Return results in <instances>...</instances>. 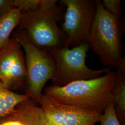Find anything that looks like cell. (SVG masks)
Segmentation results:
<instances>
[{
  "label": "cell",
  "mask_w": 125,
  "mask_h": 125,
  "mask_svg": "<svg viewBox=\"0 0 125 125\" xmlns=\"http://www.w3.org/2000/svg\"><path fill=\"white\" fill-rule=\"evenodd\" d=\"M115 78V72L111 71L91 79L50 85L44 94L58 103L102 114L112 100Z\"/></svg>",
  "instance_id": "cell-1"
},
{
  "label": "cell",
  "mask_w": 125,
  "mask_h": 125,
  "mask_svg": "<svg viewBox=\"0 0 125 125\" xmlns=\"http://www.w3.org/2000/svg\"><path fill=\"white\" fill-rule=\"evenodd\" d=\"M64 12L65 7L59 4L50 9L21 13L17 29L25 31L28 40L40 49L65 48L67 35L58 25Z\"/></svg>",
  "instance_id": "cell-2"
},
{
  "label": "cell",
  "mask_w": 125,
  "mask_h": 125,
  "mask_svg": "<svg viewBox=\"0 0 125 125\" xmlns=\"http://www.w3.org/2000/svg\"><path fill=\"white\" fill-rule=\"evenodd\" d=\"M96 2V13L86 42L104 65L117 68L123 58L120 20L108 12L101 0Z\"/></svg>",
  "instance_id": "cell-3"
},
{
  "label": "cell",
  "mask_w": 125,
  "mask_h": 125,
  "mask_svg": "<svg viewBox=\"0 0 125 125\" xmlns=\"http://www.w3.org/2000/svg\"><path fill=\"white\" fill-rule=\"evenodd\" d=\"M24 51L27 74L25 94L37 105L45 83L52 80L56 72L53 57L47 49H40L28 40L26 32L17 29L13 34Z\"/></svg>",
  "instance_id": "cell-4"
},
{
  "label": "cell",
  "mask_w": 125,
  "mask_h": 125,
  "mask_svg": "<svg viewBox=\"0 0 125 125\" xmlns=\"http://www.w3.org/2000/svg\"><path fill=\"white\" fill-rule=\"evenodd\" d=\"M89 49L86 42L71 49H47L56 65V72L52 80L54 84L63 86L76 81L91 79L112 71L111 67L94 70L88 67L85 62Z\"/></svg>",
  "instance_id": "cell-5"
},
{
  "label": "cell",
  "mask_w": 125,
  "mask_h": 125,
  "mask_svg": "<svg viewBox=\"0 0 125 125\" xmlns=\"http://www.w3.org/2000/svg\"><path fill=\"white\" fill-rule=\"evenodd\" d=\"M65 7L61 29L67 35L65 47H76L85 42L96 11V0H61Z\"/></svg>",
  "instance_id": "cell-6"
},
{
  "label": "cell",
  "mask_w": 125,
  "mask_h": 125,
  "mask_svg": "<svg viewBox=\"0 0 125 125\" xmlns=\"http://www.w3.org/2000/svg\"><path fill=\"white\" fill-rule=\"evenodd\" d=\"M0 83L12 91L26 89L27 87L25 55L21 46L14 37L0 51Z\"/></svg>",
  "instance_id": "cell-7"
},
{
  "label": "cell",
  "mask_w": 125,
  "mask_h": 125,
  "mask_svg": "<svg viewBox=\"0 0 125 125\" xmlns=\"http://www.w3.org/2000/svg\"><path fill=\"white\" fill-rule=\"evenodd\" d=\"M39 104L49 125H95L102 114L64 104L42 94Z\"/></svg>",
  "instance_id": "cell-8"
},
{
  "label": "cell",
  "mask_w": 125,
  "mask_h": 125,
  "mask_svg": "<svg viewBox=\"0 0 125 125\" xmlns=\"http://www.w3.org/2000/svg\"><path fill=\"white\" fill-rule=\"evenodd\" d=\"M0 125H49L42 108L30 97L0 119Z\"/></svg>",
  "instance_id": "cell-9"
},
{
  "label": "cell",
  "mask_w": 125,
  "mask_h": 125,
  "mask_svg": "<svg viewBox=\"0 0 125 125\" xmlns=\"http://www.w3.org/2000/svg\"><path fill=\"white\" fill-rule=\"evenodd\" d=\"M112 90V101L116 115L121 125L125 122V58L123 57L116 68Z\"/></svg>",
  "instance_id": "cell-10"
},
{
  "label": "cell",
  "mask_w": 125,
  "mask_h": 125,
  "mask_svg": "<svg viewBox=\"0 0 125 125\" xmlns=\"http://www.w3.org/2000/svg\"><path fill=\"white\" fill-rule=\"evenodd\" d=\"M21 12L14 8L0 17V51L9 41L13 29L18 27L21 18Z\"/></svg>",
  "instance_id": "cell-11"
},
{
  "label": "cell",
  "mask_w": 125,
  "mask_h": 125,
  "mask_svg": "<svg viewBox=\"0 0 125 125\" xmlns=\"http://www.w3.org/2000/svg\"><path fill=\"white\" fill-rule=\"evenodd\" d=\"M28 97L27 94H18L11 91L0 83V119Z\"/></svg>",
  "instance_id": "cell-12"
},
{
  "label": "cell",
  "mask_w": 125,
  "mask_h": 125,
  "mask_svg": "<svg viewBox=\"0 0 125 125\" xmlns=\"http://www.w3.org/2000/svg\"><path fill=\"white\" fill-rule=\"evenodd\" d=\"M99 123L100 125H121L116 115L112 100L102 114Z\"/></svg>",
  "instance_id": "cell-13"
},
{
  "label": "cell",
  "mask_w": 125,
  "mask_h": 125,
  "mask_svg": "<svg viewBox=\"0 0 125 125\" xmlns=\"http://www.w3.org/2000/svg\"><path fill=\"white\" fill-rule=\"evenodd\" d=\"M13 2L14 8L22 13L40 8L41 0H13Z\"/></svg>",
  "instance_id": "cell-14"
},
{
  "label": "cell",
  "mask_w": 125,
  "mask_h": 125,
  "mask_svg": "<svg viewBox=\"0 0 125 125\" xmlns=\"http://www.w3.org/2000/svg\"><path fill=\"white\" fill-rule=\"evenodd\" d=\"M102 2L104 8L117 19L120 20L121 1L120 0H103Z\"/></svg>",
  "instance_id": "cell-15"
},
{
  "label": "cell",
  "mask_w": 125,
  "mask_h": 125,
  "mask_svg": "<svg viewBox=\"0 0 125 125\" xmlns=\"http://www.w3.org/2000/svg\"><path fill=\"white\" fill-rule=\"evenodd\" d=\"M14 8L13 0H0V17Z\"/></svg>",
  "instance_id": "cell-16"
}]
</instances>
